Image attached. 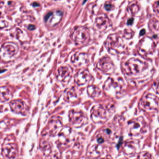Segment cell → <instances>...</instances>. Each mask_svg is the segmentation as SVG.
<instances>
[{
	"label": "cell",
	"instance_id": "484cf974",
	"mask_svg": "<svg viewBox=\"0 0 159 159\" xmlns=\"http://www.w3.org/2000/svg\"><path fill=\"white\" fill-rule=\"evenodd\" d=\"M158 4L159 5V2H158Z\"/></svg>",
	"mask_w": 159,
	"mask_h": 159
},
{
	"label": "cell",
	"instance_id": "9c48e42d",
	"mask_svg": "<svg viewBox=\"0 0 159 159\" xmlns=\"http://www.w3.org/2000/svg\"><path fill=\"white\" fill-rule=\"evenodd\" d=\"M92 78L91 75L88 70L86 69L80 70L74 77L75 82L78 86L87 84Z\"/></svg>",
	"mask_w": 159,
	"mask_h": 159
},
{
	"label": "cell",
	"instance_id": "5b68a950",
	"mask_svg": "<svg viewBox=\"0 0 159 159\" xmlns=\"http://www.w3.org/2000/svg\"><path fill=\"white\" fill-rule=\"evenodd\" d=\"M158 105L157 98L152 94H148L141 100V107L145 110H157Z\"/></svg>",
	"mask_w": 159,
	"mask_h": 159
},
{
	"label": "cell",
	"instance_id": "3957f363",
	"mask_svg": "<svg viewBox=\"0 0 159 159\" xmlns=\"http://www.w3.org/2000/svg\"><path fill=\"white\" fill-rule=\"evenodd\" d=\"M129 124V133L132 136H138L143 134L145 131L146 123L143 118H139L132 120Z\"/></svg>",
	"mask_w": 159,
	"mask_h": 159
},
{
	"label": "cell",
	"instance_id": "8fae6325",
	"mask_svg": "<svg viewBox=\"0 0 159 159\" xmlns=\"http://www.w3.org/2000/svg\"><path fill=\"white\" fill-rule=\"evenodd\" d=\"M96 66L99 70L105 73H112L114 70V64L108 57H103L100 59Z\"/></svg>",
	"mask_w": 159,
	"mask_h": 159
},
{
	"label": "cell",
	"instance_id": "ac0fdd59",
	"mask_svg": "<svg viewBox=\"0 0 159 159\" xmlns=\"http://www.w3.org/2000/svg\"><path fill=\"white\" fill-rule=\"evenodd\" d=\"M138 159H152V157L148 152H143L139 155Z\"/></svg>",
	"mask_w": 159,
	"mask_h": 159
},
{
	"label": "cell",
	"instance_id": "5bb4252c",
	"mask_svg": "<svg viewBox=\"0 0 159 159\" xmlns=\"http://www.w3.org/2000/svg\"><path fill=\"white\" fill-rule=\"evenodd\" d=\"M12 97V94L10 90L6 87L1 88V101L5 102L9 101Z\"/></svg>",
	"mask_w": 159,
	"mask_h": 159
},
{
	"label": "cell",
	"instance_id": "d4e9b609",
	"mask_svg": "<svg viewBox=\"0 0 159 159\" xmlns=\"http://www.w3.org/2000/svg\"><path fill=\"white\" fill-rule=\"evenodd\" d=\"M127 159V158H123V159Z\"/></svg>",
	"mask_w": 159,
	"mask_h": 159
},
{
	"label": "cell",
	"instance_id": "52a82bcc",
	"mask_svg": "<svg viewBox=\"0 0 159 159\" xmlns=\"http://www.w3.org/2000/svg\"><path fill=\"white\" fill-rule=\"evenodd\" d=\"M72 75V68L68 66H62L59 68L57 74L58 80L63 83H68Z\"/></svg>",
	"mask_w": 159,
	"mask_h": 159
},
{
	"label": "cell",
	"instance_id": "603a6c76",
	"mask_svg": "<svg viewBox=\"0 0 159 159\" xmlns=\"http://www.w3.org/2000/svg\"><path fill=\"white\" fill-rule=\"evenodd\" d=\"M146 33V30H142L141 31V32H140V35H141V36H142V35H143L144 34H145Z\"/></svg>",
	"mask_w": 159,
	"mask_h": 159
},
{
	"label": "cell",
	"instance_id": "8992f818",
	"mask_svg": "<svg viewBox=\"0 0 159 159\" xmlns=\"http://www.w3.org/2000/svg\"><path fill=\"white\" fill-rule=\"evenodd\" d=\"M19 50L17 44L13 43H7L2 46L1 48V57H12Z\"/></svg>",
	"mask_w": 159,
	"mask_h": 159
},
{
	"label": "cell",
	"instance_id": "ba28073f",
	"mask_svg": "<svg viewBox=\"0 0 159 159\" xmlns=\"http://www.w3.org/2000/svg\"><path fill=\"white\" fill-rule=\"evenodd\" d=\"M71 61L74 66L78 67H83L88 63V57L86 53L77 52L72 56Z\"/></svg>",
	"mask_w": 159,
	"mask_h": 159
},
{
	"label": "cell",
	"instance_id": "2e32d148",
	"mask_svg": "<svg viewBox=\"0 0 159 159\" xmlns=\"http://www.w3.org/2000/svg\"><path fill=\"white\" fill-rule=\"evenodd\" d=\"M88 94L91 97L93 98H97L100 97L101 94V90L98 87L93 85L89 86L87 89Z\"/></svg>",
	"mask_w": 159,
	"mask_h": 159
},
{
	"label": "cell",
	"instance_id": "44dd1931",
	"mask_svg": "<svg viewBox=\"0 0 159 159\" xmlns=\"http://www.w3.org/2000/svg\"><path fill=\"white\" fill-rule=\"evenodd\" d=\"M133 18H130L128 20V22H127V24L128 25H131L133 24Z\"/></svg>",
	"mask_w": 159,
	"mask_h": 159
},
{
	"label": "cell",
	"instance_id": "9a60e30c",
	"mask_svg": "<svg viewBox=\"0 0 159 159\" xmlns=\"http://www.w3.org/2000/svg\"><path fill=\"white\" fill-rule=\"evenodd\" d=\"M135 143L133 142H126L124 146V153L127 155L132 156L136 152V148Z\"/></svg>",
	"mask_w": 159,
	"mask_h": 159
},
{
	"label": "cell",
	"instance_id": "4fadbf2b",
	"mask_svg": "<svg viewBox=\"0 0 159 159\" xmlns=\"http://www.w3.org/2000/svg\"><path fill=\"white\" fill-rule=\"evenodd\" d=\"M70 121L74 125H82L87 121V116L82 112L71 110L69 112Z\"/></svg>",
	"mask_w": 159,
	"mask_h": 159
},
{
	"label": "cell",
	"instance_id": "277c9868",
	"mask_svg": "<svg viewBox=\"0 0 159 159\" xmlns=\"http://www.w3.org/2000/svg\"><path fill=\"white\" fill-rule=\"evenodd\" d=\"M126 67L129 74L136 75L140 74L143 70L145 65L141 61L132 58L127 62Z\"/></svg>",
	"mask_w": 159,
	"mask_h": 159
},
{
	"label": "cell",
	"instance_id": "cb8c5ba5",
	"mask_svg": "<svg viewBox=\"0 0 159 159\" xmlns=\"http://www.w3.org/2000/svg\"><path fill=\"white\" fill-rule=\"evenodd\" d=\"M33 6L34 7H36L39 6V5L36 2H34L33 3Z\"/></svg>",
	"mask_w": 159,
	"mask_h": 159
},
{
	"label": "cell",
	"instance_id": "6da1fadb",
	"mask_svg": "<svg viewBox=\"0 0 159 159\" xmlns=\"http://www.w3.org/2000/svg\"><path fill=\"white\" fill-rule=\"evenodd\" d=\"M114 106L96 105L91 110V116L93 120L96 121H105L113 114Z\"/></svg>",
	"mask_w": 159,
	"mask_h": 159
},
{
	"label": "cell",
	"instance_id": "30bf717a",
	"mask_svg": "<svg viewBox=\"0 0 159 159\" xmlns=\"http://www.w3.org/2000/svg\"><path fill=\"white\" fill-rule=\"evenodd\" d=\"M10 108L17 114H24L29 110V107L25 102L21 100H14L9 103Z\"/></svg>",
	"mask_w": 159,
	"mask_h": 159
},
{
	"label": "cell",
	"instance_id": "7c38bea8",
	"mask_svg": "<svg viewBox=\"0 0 159 159\" xmlns=\"http://www.w3.org/2000/svg\"><path fill=\"white\" fill-rule=\"evenodd\" d=\"M63 16V12L60 11L47 13L44 18L45 22L50 27L57 25L60 21Z\"/></svg>",
	"mask_w": 159,
	"mask_h": 159
},
{
	"label": "cell",
	"instance_id": "ffe728a7",
	"mask_svg": "<svg viewBox=\"0 0 159 159\" xmlns=\"http://www.w3.org/2000/svg\"><path fill=\"white\" fill-rule=\"evenodd\" d=\"M105 8L107 10H111V8H112V6L110 4H106L105 5Z\"/></svg>",
	"mask_w": 159,
	"mask_h": 159
},
{
	"label": "cell",
	"instance_id": "7402d4cb",
	"mask_svg": "<svg viewBox=\"0 0 159 159\" xmlns=\"http://www.w3.org/2000/svg\"><path fill=\"white\" fill-rule=\"evenodd\" d=\"M28 29V30H33L35 29V27L34 25H30L29 26Z\"/></svg>",
	"mask_w": 159,
	"mask_h": 159
},
{
	"label": "cell",
	"instance_id": "7a4b0ae2",
	"mask_svg": "<svg viewBox=\"0 0 159 159\" xmlns=\"http://www.w3.org/2000/svg\"><path fill=\"white\" fill-rule=\"evenodd\" d=\"M72 39L77 45H84L90 41V33L88 29L84 27L77 28L73 33Z\"/></svg>",
	"mask_w": 159,
	"mask_h": 159
},
{
	"label": "cell",
	"instance_id": "d6986e66",
	"mask_svg": "<svg viewBox=\"0 0 159 159\" xmlns=\"http://www.w3.org/2000/svg\"><path fill=\"white\" fill-rule=\"evenodd\" d=\"M155 90L157 93H159V82L158 83H156L155 84Z\"/></svg>",
	"mask_w": 159,
	"mask_h": 159
},
{
	"label": "cell",
	"instance_id": "e0dca14e",
	"mask_svg": "<svg viewBox=\"0 0 159 159\" xmlns=\"http://www.w3.org/2000/svg\"><path fill=\"white\" fill-rule=\"evenodd\" d=\"M67 95V100L69 101H72V99H74L75 98H77L76 93L75 90L73 88H72L71 89L69 90L66 93Z\"/></svg>",
	"mask_w": 159,
	"mask_h": 159
}]
</instances>
